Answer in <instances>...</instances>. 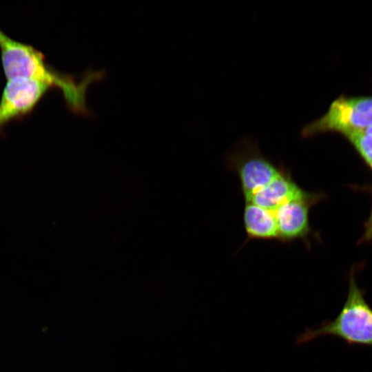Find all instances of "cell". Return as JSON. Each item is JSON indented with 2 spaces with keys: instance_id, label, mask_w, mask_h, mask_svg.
Returning a JSON list of instances; mask_svg holds the SVG:
<instances>
[{
  "instance_id": "obj_12",
  "label": "cell",
  "mask_w": 372,
  "mask_h": 372,
  "mask_svg": "<svg viewBox=\"0 0 372 372\" xmlns=\"http://www.w3.org/2000/svg\"><path fill=\"white\" fill-rule=\"evenodd\" d=\"M363 132H364L365 133L372 136V125L364 129V130H362Z\"/></svg>"
},
{
  "instance_id": "obj_2",
  "label": "cell",
  "mask_w": 372,
  "mask_h": 372,
  "mask_svg": "<svg viewBox=\"0 0 372 372\" xmlns=\"http://www.w3.org/2000/svg\"><path fill=\"white\" fill-rule=\"evenodd\" d=\"M2 67L8 80L30 79L62 91L73 75L50 66L44 55L33 46L16 41L0 30Z\"/></svg>"
},
{
  "instance_id": "obj_8",
  "label": "cell",
  "mask_w": 372,
  "mask_h": 372,
  "mask_svg": "<svg viewBox=\"0 0 372 372\" xmlns=\"http://www.w3.org/2000/svg\"><path fill=\"white\" fill-rule=\"evenodd\" d=\"M244 227L249 239L278 240L274 212L246 202L243 210Z\"/></svg>"
},
{
  "instance_id": "obj_10",
  "label": "cell",
  "mask_w": 372,
  "mask_h": 372,
  "mask_svg": "<svg viewBox=\"0 0 372 372\" xmlns=\"http://www.w3.org/2000/svg\"><path fill=\"white\" fill-rule=\"evenodd\" d=\"M343 136L352 144L372 169V136L362 130L351 132Z\"/></svg>"
},
{
  "instance_id": "obj_7",
  "label": "cell",
  "mask_w": 372,
  "mask_h": 372,
  "mask_svg": "<svg viewBox=\"0 0 372 372\" xmlns=\"http://www.w3.org/2000/svg\"><path fill=\"white\" fill-rule=\"evenodd\" d=\"M309 194L293 180L291 172L282 166L278 174L247 202L274 211L280 206L306 197Z\"/></svg>"
},
{
  "instance_id": "obj_4",
  "label": "cell",
  "mask_w": 372,
  "mask_h": 372,
  "mask_svg": "<svg viewBox=\"0 0 372 372\" xmlns=\"http://www.w3.org/2000/svg\"><path fill=\"white\" fill-rule=\"evenodd\" d=\"M227 163L239 178L245 202L273 180L282 167L265 156L257 144L248 139H244L227 156Z\"/></svg>"
},
{
  "instance_id": "obj_6",
  "label": "cell",
  "mask_w": 372,
  "mask_h": 372,
  "mask_svg": "<svg viewBox=\"0 0 372 372\" xmlns=\"http://www.w3.org/2000/svg\"><path fill=\"white\" fill-rule=\"evenodd\" d=\"M324 197L322 193L309 192L306 197L287 203L274 211L278 240L288 242L300 239L307 242L312 232L309 223L310 209Z\"/></svg>"
},
{
  "instance_id": "obj_11",
  "label": "cell",
  "mask_w": 372,
  "mask_h": 372,
  "mask_svg": "<svg viewBox=\"0 0 372 372\" xmlns=\"http://www.w3.org/2000/svg\"><path fill=\"white\" fill-rule=\"evenodd\" d=\"M365 238L367 239H372V213L369 218L368 225L366 226V230L365 234Z\"/></svg>"
},
{
  "instance_id": "obj_5",
  "label": "cell",
  "mask_w": 372,
  "mask_h": 372,
  "mask_svg": "<svg viewBox=\"0 0 372 372\" xmlns=\"http://www.w3.org/2000/svg\"><path fill=\"white\" fill-rule=\"evenodd\" d=\"M50 88L30 79L8 80L0 100V130L10 121L30 114Z\"/></svg>"
},
{
  "instance_id": "obj_1",
  "label": "cell",
  "mask_w": 372,
  "mask_h": 372,
  "mask_svg": "<svg viewBox=\"0 0 372 372\" xmlns=\"http://www.w3.org/2000/svg\"><path fill=\"white\" fill-rule=\"evenodd\" d=\"M324 335L339 338L349 345L372 347V308L358 286L353 271L349 277L347 299L338 316L332 321H324L316 329H306L297 342L304 344Z\"/></svg>"
},
{
  "instance_id": "obj_9",
  "label": "cell",
  "mask_w": 372,
  "mask_h": 372,
  "mask_svg": "<svg viewBox=\"0 0 372 372\" xmlns=\"http://www.w3.org/2000/svg\"><path fill=\"white\" fill-rule=\"evenodd\" d=\"M106 70L103 68L92 70L90 68L84 71L79 83L73 81L63 94L68 108L74 114L93 118L95 113L87 105L86 93L89 86L94 82L101 81L106 78Z\"/></svg>"
},
{
  "instance_id": "obj_3",
  "label": "cell",
  "mask_w": 372,
  "mask_h": 372,
  "mask_svg": "<svg viewBox=\"0 0 372 372\" xmlns=\"http://www.w3.org/2000/svg\"><path fill=\"white\" fill-rule=\"evenodd\" d=\"M372 125V96H340L329 105L320 118L305 125L301 130L303 138L324 132H334L344 135L364 130Z\"/></svg>"
}]
</instances>
